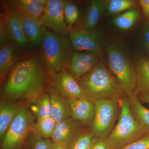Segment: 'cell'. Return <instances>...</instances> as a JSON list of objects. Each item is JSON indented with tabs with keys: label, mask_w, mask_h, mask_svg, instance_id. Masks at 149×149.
<instances>
[{
	"label": "cell",
	"mask_w": 149,
	"mask_h": 149,
	"mask_svg": "<svg viewBox=\"0 0 149 149\" xmlns=\"http://www.w3.org/2000/svg\"><path fill=\"white\" fill-rule=\"evenodd\" d=\"M47 73L42 60L36 57L17 62L11 70L4 87V96L11 100L32 98L45 86Z\"/></svg>",
	"instance_id": "6da1fadb"
},
{
	"label": "cell",
	"mask_w": 149,
	"mask_h": 149,
	"mask_svg": "<svg viewBox=\"0 0 149 149\" xmlns=\"http://www.w3.org/2000/svg\"><path fill=\"white\" fill-rule=\"evenodd\" d=\"M78 83L87 99L93 103L120 98L123 93L117 78L102 62L81 77Z\"/></svg>",
	"instance_id": "7a4b0ae2"
},
{
	"label": "cell",
	"mask_w": 149,
	"mask_h": 149,
	"mask_svg": "<svg viewBox=\"0 0 149 149\" xmlns=\"http://www.w3.org/2000/svg\"><path fill=\"white\" fill-rule=\"evenodd\" d=\"M118 123L106 140L111 149H119L149 134L139 124L133 114L129 98H120Z\"/></svg>",
	"instance_id": "3957f363"
},
{
	"label": "cell",
	"mask_w": 149,
	"mask_h": 149,
	"mask_svg": "<svg viewBox=\"0 0 149 149\" xmlns=\"http://www.w3.org/2000/svg\"><path fill=\"white\" fill-rule=\"evenodd\" d=\"M73 50L69 39L45 28L42 45V60L49 74L54 76L68 68Z\"/></svg>",
	"instance_id": "277c9868"
},
{
	"label": "cell",
	"mask_w": 149,
	"mask_h": 149,
	"mask_svg": "<svg viewBox=\"0 0 149 149\" xmlns=\"http://www.w3.org/2000/svg\"><path fill=\"white\" fill-rule=\"evenodd\" d=\"M109 69L117 78L123 93L129 96L137 87L134 62L121 43H110L106 48Z\"/></svg>",
	"instance_id": "5b68a950"
},
{
	"label": "cell",
	"mask_w": 149,
	"mask_h": 149,
	"mask_svg": "<svg viewBox=\"0 0 149 149\" xmlns=\"http://www.w3.org/2000/svg\"><path fill=\"white\" fill-rule=\"evenodd\" d=\"M33 118L27 107L19 109L2 143V149H18L32 131Z\"/></svg>",
	"instance_id": "8992f818"
},
{
	"label": "cell",
	"mask_w": 149,
	"mask_h": 149,
	"mask_svg": "<svg viewBox=\"0 0 149 149\" xmlns=\"http://www.w3.org/2000/svg\"><path fill=\"white\" fill-rule=\"evenodd\" d=\"M120 98L104 99L94 102L95 114L92 124V133L97 139H107L113 130L118 108L120 107Z\"/></svg>",
	"instance_id": "52a82bcc"
},
{
	"label": "cell",
	"mask_w": 149,
	"mask_h": 149,
	"mask_svg": "<svg viewBox=\"0 0 149 149\" xmlns=\"http://www.w3.org/2000/svg\"><path fill=\"white\" fill-rule=\"evenodd\" d=\"M64 1L48 0L40 20L44 27L56 35L66 37L70 29L66 24L63 13Z\"/></svg>",
	"instance_id": "ba28073f"
},
{
	"label": "cell",
	"mask_w": 149,
	"mask_h": 149,
	"mask_svg": "<svg viewBox=\"0 0 149 149\" xmlns=\"http://www.w3.org/2000/svg\"><path fill=\"white\" fill-rule=\"evenodd\" d=\"M69 40L73 50L76 52H90L101 54L104 38L98 31H88L83 27H77L70 30Z\"/></svg>",
	"instance_id": "9c48e42d"
},
{
	"label": "cell",
	"mask_w": 149,
	"mask_h": 149,
	"mask_svg": "<svg viewBox=\"0 0 149 149\" xmlns=\"http://www.w3.org/2000/svg\"><path fill=\"white\" fill-rule=\"evenodd\" d=\"M79 123L70 117L56 123L51 139L54 143L61 144L68 149L81 136Z\"/></svg>",
	"instance_id": "30bf717a"
},
{
	"label": "cell",
	"mask_w": 149,
	"mask_h": 149,
	"mask_svg": "<svg viewBox=\"0 0 149 149\" xmlns=\"http://www.w3.org/2000/svg\"><path fill=\"white\" fill-rule=\"evenodd\" d=\"M53 85L56 91L67 99H87L79 83L66 69L54 76Z\"/></svg>",
	"instance_id": "8fae6325"
},
{
	"label": "cell",
	"mask_w": 149,
	"mask_h": 149,
	"mask_svg": "<svg viewBox=\"0 0 149 149\" xmlns=\"http://www.w3.org/2000/svg\"><path fill=\"white\" fill-rule=\"evenodd\" d=\"M100 55L90 52H73L68 66L75 79H80L100 62Z\"/></svg>",
	"instance_id": "7c38bea8"
},
{
	"label": "cell",
	"mask_w": 149,
	"mask_h": 149,
	"mask_svg": "<svg viewBox=\"0 0 149 149\" xmlns=\"http://www.w3.org/2000/svg\"><path fill=\"white\" fill-rule=\"evenodd\" d=\"M74 120L85 125L92 124L95 114V103L87 99H68Z\"/></svg>",
	"instance_id": "4fadbf2b"
},
{
	"label": "cell",
	"mask_w": 149,
	"mask_h": 149,
	"mask_svg": "<svg viewBox=\"0 0 149 149\" xmlns=\"http://www.w3.org/2000/svg\"><path fill=\"white\" fill-rule=\"evenodd\" d=\"M50 99L51 116L56 123L71 117V108L68 99L61 95L54 88L49 89Z\"/></svg>",
	"instance_id": "5bb4252c"
},
{
	"label": "cell",
	"mask_w": 149,
	"mask_h": 149,
	"mask_svg": "<svg viewBox=\"0 0 149 149\" xmlns=\"http://www.w3.org/2000/svg\"><path fill=\"white\" fill-rule=\"evenodd\" d=\"M12 39L20 47L25 49L29 44L22 24L21 16L13 8L4 14Z\"/></svg>",
	"instance_id": "9a60e30c"
},
{
	"label": "cell",
	"mask_w": 149,
	"mask_h": 149,
	"mask_svg": "<svg viewBox=\"0 0 149 149\" xmlns=\"http://www.w3.org/2000/svg\"><path fill=\"white\" fill-rule=\"evenodd\" d=\"M47 1L17 0L13 1V8L21 17L39 19L42 17L45 9Z\"/></svg>",
	"instance_id": "2e32d148"
},
{
	"label": "cell",
	"mask_w": 149,
	"mask_h": 149,
	"mask_svg": "<svg viewBox=\"0 0 149 149\" xmlns=\"http://www.w3.org/2000/svg\"><path fill=\"white\" fill-rule=\"evenodd\" d=\"M22 24L29 43L34 46H42L45 37V28L39 19L21 17Z\"/></svg>",
	"instance_id": "e0dca14e"
},
{
	"label": "cell",
	"mask_w": 149,
	"mask_h": 149,
	"mask_svg": "<svg viewBox=\"0 0 149 149\" xmlns=\"http://www.w3.org/2000/svg\"><path fill=\"white\" fill-rule=\"evenodd\" d=\"M18 46L11 42L0 48V74L1 79L11 70L19 57Z\"/></svg>",
	"instance_id": "ac0fdd59"
},
{
	"label": "cell",
	"mask_w": 149,
	"mask_h": 149,
	"mask_svg": "<svg viewBox=\"0 0 149 149\" xmlns=\"http://www.w3.org/2000/svg\"><path fill=\"white\" fill-rule=\"evenodd\" d=\"M136 74L137 89L142 93H149V59L139 56L134 62Z\"/></svg>",
	"instance_id": "d6986e66"
},
{
	"label": "cell",
	"mask_w": 149,
	"mask_h": 149,
	"mask_svg": "<svg viewBox=\"0 0 149 149\" xmlns=\"http://www.w3.org/2000/svg\"><path fill=\"white\" fill-rule=\"evenodd\" d=\"M139 90L136 89L128 96L131 109L139 124L149 134V109L144 107L139 98Z\"/></svg>",
	"instance_id": "ffe728a7"
},
{
	"label": "cell",
	"mask_w": 149,
	"mask_h": 149,
	"mask_svg": "<svg viewBox=\"0 0 149 149\" xmlns=\"http://www.w3.org/2000/svg\"><path fill=\"white\" fill-rule=\"evenodd\" d=\"M104 9L103 1L94 0L91 2L83 27L88 31L95 30L102 13Z\"/></svg>",
	"instance_id": "44dd1931"
},
{
	"label": "cell",
	"mask_w": 149,
	"mask_h": 149,
	"mask_svg": "<svg viewBox=\"0 0 149 149\" xmlns=\"http://www.w3.org/2000/svg\"><path fill=\"white\" fill-rule=\"evenodd\" d=\"M31 110L37 119L50 117L51 106L49 95L46 93H40L32 98Z\"/></svg>",
	"instance_id": "7402d4cb"
},
{
	"label": "cell",
	"mask_w": 149,
	"mask_h": 149,
	"mask_svg": "<svg viewBox=\"0 0 149 149\" xmlns=\"http://www.w3.org/2000/svg\"><path fill=\"white\" fill-rule=\"evenodd\" d=\"M19 109L15 104L4 102L0 107V137L3 141L12 121Z\"/></svg>",
	"instance_id": "603a6c76"
},
{
	"label": "cell",
	"mask_w": 149,
	"mask_h": 149,
	"mask_svg": "<svg viewBox=\"0 0 149 149\" xmlns=\"http://www.w3.org/2000/svg\"><path fill=\"white\" fill-rule=\"evenodd\" d=\"M140 11L136 9L129 10L116 16L113 20L115 26L122 30L131 29L140 18Z\"/></svg>",
	"instance_id": "cb8c5ba5"
},
{
	"label": "cell",
	"mask_w": 149,
	"mask_h": 149,
	"mask_svg": "<svg viewBox=\"0 0 149 149\" xmlns=\"http://www.w3.org/2000/svg\"><path fill=\"white\" fill-rule=\"evenodd\" d=\"M56 123L52 116L37 119L32 130L43 138L49 139L52 135Z\"/></svg>",
	"instance_id": "d4e9b609"
},
{
	"label": "cell",
	"mask_w": 149,
	"mask_h": 149,
	"mask_svg": "<svg viewBox=\"0 0 149 149\" xmlns=\"http://www.w3.org/2000/svg\"><path fill=\"white\" fill-rule=\"evenodd\" d=\"M29 149H54V143L49 139H45L32 131L27 138Z\"/></svg>",
	"instance_id": "484cf974"
},
{
	"label": "cell",
	"mask_w": 149,
	"mask_h": 149,
	"mask_svg": "<svg viewBox=\"0 0 149 149\" xmlns=\"http://www.w3.org/2000/svg\"><path fill=\"white\" fill-rule=\"evenodd\" d=\"M136 3L132 0H111L107 6L108 13L115 14L134 8Z\"/></svg>",
	"instance_id": "4316f807"
},
{
	"label": "cell",
	"mask_w": 149,
	"mask_h": 149,
	"mask_svg": "<svg viewBox=\"0 0 149 149\" xmlns=\"http://www.w3.org/2000/svg\"><path fill=\"white\" fill-rule=\"evenodd\" d=\"M63 13L65 22L67 25L72 26L77 22L80 17V11L74 3L64 1Z\"/></svg>",
	"instance_id": "83f0119b"
},
{
	"label": "cell",
	"mask_w": 149,
	"mask_h": 149,
	"mask_svg": "<svg viewBox=\"0 0 149 149\" xmlns=\"http://www.w3.org/2000/svg\"><path fill=\"white\" fill-rule=\"evenodd\" d=\"M96 139L92 133H84L74 141L70 149H91Z\"/></svg>",
	"instance_id": "f1b7e54d"
},
{
	"label": "cell",
	"mask_w": 149,
	"mask_h": 149,
	"mask_svg": "<svg viewBox=\"0 0 149 149\" xmlns=\"http://www.w3.org/2000/svg\"><path fill=\"white\" fill-rule=\"evenodd\" d=\"M11 36L4 14L1 15L0 21V46L4 45L11 42Z\"/></svg>",
	"instance_id": "f546056e"
},
{
	"label": "cell",
	"mask_w": 149,
	"mask_h": 149,
	"mask_svg": "<svg viewBox=\"0 0 149 149\" xmlns=\"http://www.w3.org/2000/svg\"><path fill=\"white\" fill-rule=\"evenodd\" d=\"M119 149H149V134Z\"/></svg>",
	"instance_id": "4dcf8cb0"
},
{
	"label": "cell",
	"mask_w": 149,
	"mask_h": 149,
	"mask_svg": "<svg viewBox=\"0 0 149 149\" xmlns=\"http://www.w3.org/2000/svg\"><path fill=\"white\" fill-rule=\"evenodd\" d=\"M143 45L149 56V21H146L143 28Z\"/></svg>",
	"instance_id": "1f68e13d"
},
{
	"label": "cell",
	"mask_w": 149,
	"mask_h": 149,
	"mask_svg": "<svg viewBox=\"0 0 149 149\" xmlns=\"http://www.w3.org/2000/svg\"><path fill=\"white\" fill-rule=\"evenodd\" d=\"M91 149H111L106 139H101L96 138Z\"/></svg>",
	"instance_id": "d6a6232c"
},
{
	"label": "cell",
	"mask_w": 149,
	"mask_h": 149,
	"mask_svg": "<svg viewBox=\"0 0 149 149\" xmlns=\"http://www.w3.org/2000/svg\"><path fill=\"white\" fill-rule=\"evenodd\" d=\"M140 3L145 16L149 21V0H141Z\"/></svg>",
	"instance_id": "836d02e7"
},
{
	"label": "cell",
	"mask_w": 149,
	"mask_h": 149,
	"mask_svg": "<svg viewBox=\"0 0 149 149\" xmlns=\"http://www.w3.org/2000/svg\"><path fill=\"white\" fill-rule=\"evenodd\" d=\"M141 100L143 102L149 104V93H142L141 94Z\"/></svg>",
	"instance_id": "e575fe53"
},
{
	"label": "cell",
	"mask_w": 149,
	"mask_h": 149,
	"mask_svg": "<svg viewBox=\"0 0 149 149\" xmlns=\"http://www.w3.org/2000/svg\"><path fill=\"white\" fill-rule=\"evenodd\" d=\"M54 149H69L61 144L54 143Z\"/></svg>",
	"instance_id": "d590c367"
},
{
	"label": "cell",
	"mask_w": 149,
	"mask_h": 149,
	"mask_svg": "<svg viewBox=\"0 0 149 149\" xmlns=\"http://www.w3.org/2000/svg\"><path fill=\"white\" fill-rule=\"evenodd\" d=\"M21 149H29V148H28V147L27 146V147H23V148H21Z\"/></svg>",
	"instance_id": "8d00e7d4"
}]
</instances>
